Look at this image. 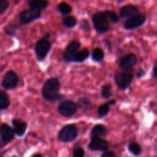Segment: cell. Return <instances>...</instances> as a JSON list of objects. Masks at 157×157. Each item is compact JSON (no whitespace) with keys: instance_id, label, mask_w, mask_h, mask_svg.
I'll list each match as a JSON object with an SVG mask.
<instances>
[{"instance_id":"4dcf8cb0","label":"cell","mask_w":157,"mask_h":157,"mask_svg":"<svg viewBox=\"0 0 157 157\" xmlns=\"http://www.w3.org/2000/svg\"><path fill=\"white\" fill-rule=\"evenodd\" d=\"M84 156L85 152L82 148H77L73 153V157H84Z\"/></svg>"},{"instance_id":"30bf717a","label":"cell","mask_w":157,"mask_h":157,"mask_svg":"<svg viewBox=\"0 0 157 157\" xmlns=\"http://www.w3.org/2000/svg\"><path fill=\"white\" fill-rule=\"evenodd\" d=\"M147 17L143 14H138L135 16L128 18L124 23V29L126 30H133L138 29L145 24Z\"/></svg>"},{"instance_id":"8992f818","label":"cell","mask_w":157,"mask_h":157,"mask_svg":"<svg viewBox=\"0 0 157 157\" xmlns=\"http://www.w3.org/2000/svg\"><path fill=\"white\" fill-rule=\"evenodd\" d=\"M78 108V104L71 100H67L60 103L58 106V112L64 117H71L76 113Z\"/></svg>"},{"instance_id":"ac0fdd59","label":"cell","mask_w":157,"mask_h":157,"mask_svg":"<svg viewBox=\"0 0 157 157\" xmlns=\"http://www.w3.org/2000/svg\"><path fill=\"white\" fill-rule=\"evenodd\" d=\"M10 106V98L4 90H0V111L5 110Z\"/></svg>"},{"instance_id":"8fae6325","label":"cell","mask_w":157,"mask_h":157,"mask_svg":"<svg viewBox=\"0 0 157 157\" xmlns=\"http://www.w3.org/2000/svg\"><path fill=\"white\" fill-rule=\"evenodd\" d=\"M108 147V143L102 137H98V136L90 137L88 148L92 151H106Z\"/></svg>"},{"instance_id":"d4e9b609","label":"cell","mask_w":157,"mask_h":157,"mask_svg":"<svg viewBox=\"0 0 157 157\" xmlns=\"http://www.w3.org/2000/svg\"><path fill=\"white\" fill-rule=\"evenodd\" d=\"M92 59L94 61L97 62H99V61H102L104 58V51L102 49L99 48H97L94 49L93 52H92Z\"/></svg>"},{"instance_id":"9a60e30c","label":"cell","mask_w":157,"mask_h":157,"mask_svg":"<svg viewBox=\"0 0 157 157\" xmlns=\"http://www.w3.org/2000/svg\"><path fill=\"white\" fill-rule=\"evenodd\" d=\"M29 9H33L41 12L47 9L49 6L48 0H27Z\"/></svg>"},{"instance_id":"9c48e42d","label":"cell","mask_w":157,"mask_h":157,"mask_svg":"<svg viewBox=\"0 0 157 157\" xmlns=\"http://www.w3.org/2000/svg\"><path fill=\"white\" fill-rule=\"evenodd\" d=\"M81 43L76 40H72L69 42L63 54V58L67 62H74V58L77 52L80 50Z\"/></svg>"},{"instance_id":"6da1fadb","label":"cell","mask_w":157,"mask_h":157,"mask_svg":"<svg viewBox=\"0 0 157 157\" xmlns=\"http://www.w3.org/2000/svg\"><path fill=\"white\" fill-rule=\"evenodd\" d=\"M61 88L60 82L58 78H51L44 82L42 88V96L48 101H55L61 99L59 90Z\"/></svg>"},{"instance_id":"7a4b0ae2","label":"cell","mask_w":157,"mask_h":157,"mask_svg":"<svg viewBox=\"0 0 157 157\" xmlns=\"http://www.w3.org/2000/svg\"><path fill=\"white\" fill-rule=\"evenodd\" d=\"M133 79V69H122L115 74L114 80L117 86L121 90H124L130 87Z\"/></svg>"},{"instance_id":"d590c367","label":"cell","mask_w":157,"mask_h":157,"mask_svg":"<svg viewBox=\"0 0 157 157\" xmlns=\"http://www.w3.org/2000/svg\"><path fill=\"white\" fill-rule=\"evenodd\" d=\"M6 145V144H5V143H3L2 141L1 140H0V149H2V147H4Z\"/></svg>"},{"instance_id":"8d00e7d4","label":"cell","mask_w":157,"mask_h":157,"mask_svg":"<svg viewBox=\"0 0 157 157\" xmlns=\"http://www.w3.org/2000/svg\"><path fill=\"white\" fill-rule=\"evenodd\" d=\"M32 157H42L41 154H39V153H37V154H35Z\"/></svg>"},{"instance_id":"ba28073f","label":"cell","mask_w":157,"mask_h":157,"mask_svg":"<svg viewBox=\"0 0 157 157\" xmlns=\"http://www.w3.org/2000/svg\"><path fill=\"white\" fill-rule=\"evenodd\" d=\"M18 77L13 71H9L5 74L2 81V86L6 90H12L15 88L18 84Z\"/></svg>"},{"instance_id":"44dd1931","label":"cell","mask_w":157,"mask_h":157,"mask_svg":"<svg viewBox=\"0 0 157 157\" xmlns=\"http://www.w3.org/2000/svg\"><path fill=\"white\" fill-rule=\"evenodd\" d=\"M57 9H58V12L61 14V15H67L69 14H71L72 12V9L71 6L67 3L66 2H61L57 6Z\"/></svg>"},{"instance_id":"ab89813d","label":"cell","mask_w":157,"mask_h":157,"mask_svg":"<svg viewBox=\"0 0 157 157\" xmlns=\"http://www.w3.org/2000/svg\"><path fill=\"white\" fill-rule=\"evenodd\" d=\"M12 157H16V156H12Z\"/></svg>"},{"instance_id":"e575fe53","label":"cell","mask_w":157,"mask_h":157,"mask_svg":"<svg viewBox=\"0 0 157 157\" xmlns=\"http://www.w3.org/2000/svg\"><path fill=\"white\" fill-rule=\"evenodd\" d=\"M116 103H117L116 100H111V101H108V102H107V104L110 106V105H113V104H115Z\"/></svg>"},{"instance_id":"5bb4252c","label":"cell","mask_w":157,"mask_h":157,"mask_svg":"<svg viewBox=\"0 0 157 157\" xmlns=\"http://www.w3.org/2000/svg\"><path fill=\"white\" fill-rule=\"evenodd\" d=\"M138 58L134 54H129L121 59L119 62V67L121 69H131L136 64Z\"/></svg>"},{"instance_id":"e0dca14e","label":"cell","mask_w":157,"mask_h":157,"mask_svg":"<svg viewBox=\"0 0 157 157\" xmlns=\"http://www.w3.org/2000/svg\"><path fill=\"white\" fill-rule=\"evenodd\" d=\"M107 134V130L105 127V126L102 125V124H97L94 127L92 128L91 131H90V137L93 136H98V137H103V136H106Z\"/></svg>"},{"instance_id":"484cf974","label":"cell","mask_w":157,"mask_h":157,"mask_svg":"<svg viewBox=\"0 0 157 157\" xmlns=\"http://www.w3.org/2000/svg\"><path fill=\"white\" fill-rule=\"evenodd\" d=\"M18 29V25L15 23H9L8 25H6L4 29L5 33L9 36H13L15 35L17 29Z\"/></svg>"},{"instance_id":"cb8c5ba5","label":"cell","mask_w":157,"mask_h":157,"mask_svg":"<svg viewBox=\"0 0 157 157\" xmlns=\"http://www.w3.org/2000/svg\"><path fill=\"white\" fill-rule=\"evenodd\" d=\"M103 12H104V15L107 16V19L110 20L112 23L115 24V23L119 22L120 16L115 12H113V11H111V10H105Z\"/></svg>"},{"instance_id":"836d02e7","label":"cell","mask_w":157,"mask_h":157,"mask_svg":"<svg viewBox=\"0 0 157 157\" xmlns=\"http://www.w3.org/2000/svg\"><path fill=\"white\" fill-rule=\"evenodd\" d=\"M153 76H154V78H156V64H155L154 67H153Z\"/></svg>"},{"instance_id":"603a6c76","label":"cell","mask_w":157,"mask_h":157,"mask_svg":"<svg viewBox=\"0 0 157 157\" xmlns=\"http://www.w3.org/2000/svg\"><path fill=\"white\" fill-rule=\"evenodd\" d=\"M113 95L112 93V87L110 84H104L102 87H101V96L104 99H109Z\"/></svg>"},{"instance_id":"3957f363","label":"cell","mask_w":157,"mask_h":157,"mask_svg":"<svg viewBox=\"0 0 157 157\" xmlns=\"http://www.w3.org/2000/svg\"><path fill=\"white\" fill-rule=\"evenodd\" d=\"M49 34H46L44 38H41L37 41L35 48V52L36 55V58L39 61H42L48 55L49 52L51 50V43L49 41Z\"/></svg>"},{"instance_id":"1f68e13d","label":"cell","mask_w":157,"mask_h":157,"mask_svg":"<svg viewBox=\"0 0 157 157\" xmlns=\"http://www.w3.org/2000/svg\"><path fill=\"white\" fill-rule=\"evenodd\" d=\"M101 157H117L115 153L112 151H107L101 155Z\"/></svg>"},{"instance_id":"d6986e66","label":"cell","mask_w":157,"mask_h":157,"mask_svg":"<svg viewBox=\"0 0 157 157\" xmlns=\"http://www.w3.org/2000/svg\"><path fill=\"white\" fill-rule=\"evenodd\" d=\"M62 23L67 29H73L78 25V20L73 15H66L62 19Z\"/></svg>"},{"instance_id":"4fadbf2b","label":"cell","mask_w":157,"mask_h":157,"mask_svg":"<svg viewBox=\"0 0 157 157\" xmlns=\"http://www.w3.org/2000/svg\"><path fill=\"white\" fill-rule=\"evenodd\" d=\"M0 136L1 140L7 144L14 139L15 133L12 127H9L8 124H2L0 125Z\"/></svg>"},{"instance_id":"74e56055","label":"cell","mask_w":157,"mask_h":157,"mask_svg":"<svg viewBox=\"0 0 157 157\" xmlns=\"http://www.w3.org/2000/svg\"><path fill=\"white\" fill-rule=\"evenodd\" d=\"M111 1H117L118 3H121L122 2H124V0H111Z\"/></svg>"},{"instance_id":"5b68a950","label":"cell","mask_w":157,"mask_h":157,"mask_svg":"<svg viewBox=\"0 0 157 157\" xmlns=\"http://www.w3.org/2000/svg\"><path fill=\"white\" fill-rule=\"evenodd\" d=\"M92 22L95 31L98 33H105L110 29V24L107 16L103 12H98L92 16Z\"/></svg>"},{"instance_id":"7402d4cb","label":"cell","mask_w":157,"mask_h":157,"mask_svg":"<svg viewBox=\"0 0 157 157\" xmlns=\"http://www.w3.org/2000/svg\"><path fill=\"white\" fill-rule=\"evenodd\" d=\"M128 150L132 154L135 155V156H139L141 153H142V147L140 144L137 143L131 142L128 145Z\"/></svg>"},{"instance_id":"f546056e","label":"cell","mask_w":157,"mask_h":157,"mask_svg":"<svg viewBox=\"0 0 157 157\" xmlns=\"http://www.w3.org/2000/svg\"><path fill=\"white\" fill-rule=\"evenodd\" d=\"M79 27L80 29H81L82 31H84V32H88L90 29V23L87 21V19H81V21L79 23Z\"/></svg>"},{"instance_id":"7c38bea8","label":"cell","mask_w":157,"mask_h":157,"mask_svg":"<svg viewBox=\"0 0 157 157\" xmlns=\"http://www.w3.org/2000/svg\"><path fill=\"white\" fill-rule=\"evenodd\" d=\"M140 12L139 8L133 4H127L122 6L120 9L119 15L121 18H130L131 17L138 15Z\"/></svg>"},{"instance_id":"d6a6232c","label":"cell","mask_w":157,"mask_h":157,"mask_svg":"<svg viewBox=\"0 0 157 157\" xmlns=\"http://www.w3.org/2000/svg\"><path fill=\"white\" fill-rule=\"evenodd\" d=\"M145 74H146L145 71H144V69L140 68L139 71H138L137 74H136V77H137L138 78H141L142 77H144V75H145Z\"/></svg>"},{"instance_id":"f1b7e54d","label":"cell","mask_w":157,"mask_h":157,"mask_svg":"<svg viewBox=\"0 0 157 157\" xmlns=\"http://www.w3.org/2000/svg\"><path fill=\"white\" fill-rule=\"evenodd\" d=\"M9 8V0H0V15L6 13Z\"/></svg>"},{"instance_id":"ffe728a7","label":"cell","mask_w":157,"mask_h":157,"mask_svg":"<svg viewBox=\"0 0 157 157\" xmlns=\"http://www.w3.org/2000/svg\"><path fill=\"white\" fill-rule=\"evenodd\" d=\"M89 52L87 49H83V50L78 51L74 58V62L82 63L85 61L89 57Z\"/></svg>"},{"instance_id":"52a82bcc","label":"cell","mask_w":157,"mask_h":157,"mask_svg":"<svg viewBox=\"0 0 157 157\" xmlns=\"http://www.w3.org/2000/svg\"><path fill=\"white\" fill-rule=\"evenodd\" d=\"M41 17V12L33 9H28L21 11L18 15L19 22L21 25H29Z\"/></svg>"},{"instance_id":"4316f807","label":"cell","mask_w":157,"mask_h":157,"mask_svg":"<svg viewBox=\"0 0 157 157\" xmlns=\"http://www.w3.org/2000/svg\"><path fill=\"white\" fill-rule=\"evenodd\" d=\"M79 106L83 110L87 111V110H90L91 108V103L88 99L85 98H82L79 100Z\"/></svg>"},{"instance_id":"277c9868","label":"cell","mask_w":157,"mask_h":157,"mask_svg":"<svg viewBox=\"0 0 157 157\" xmlns=\"http://www.w3.org/2000/svg\"><path fill=\"white\" fill-rule=\"evenodd\" d=\"M78 136V128L75 124H67L64 126L58 132V138L60 141L64 143L72 142Z\"/></svg>"},{"instance_id":"2e32d148","label":"cell","mask_w":157,"mask_h":157,"mask_svg":"<svg viewBox=\"0 0 157 157\" xmlns=\"http://www.w3.org/2000/svg\"><path fill=\"white\" fill-rule=\"evenodd\" d=\"M12 125H13V131L15 135L18 136H24L25 133L27 129V124L24 121H19V120L14 119L12 121Z\"/></svg>"},{"instance_id":"83f0119b","label":"cell","mask_w":157,"mask_h":157,"mask_svg":"<svg viewBox=\"0 0 157 157\" xmlns=\"http://www.w3.org/2000/svg\"><path fill=\"white\" fill-rule=\"evenodd\" d=\"M109 110H110V105L107 103H106V104L101 105L98 107V112L100 117H105L109 113Z\"/></svg>"},{"instance_id":"f35d334b","label":"cell","mask_w":157,"mask_h":157,"mask_svg":"<svg viewBox=\"0 0 157 157\" xmlns=\"http://www.w3.org/2000/svg\"><path fill=\"white\" fill-rule=\"evenodd\" d=\"M0 157H2V156H1V155H0Z\"/></svg>"}]
</instances>
